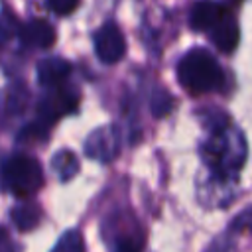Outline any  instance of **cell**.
<instances>
[{
	"mask_svg": "<svg viewBox=\"0 0 252 252\" xmlns=\"http://www.w3.org/2000/svg\"><path fill=\"white\" fill-rule=\"evenodd\" d=\"M177 81L187 93L199 96L220 87L222 69L207 49L195 47L177 63Z\"/></svg>",
	"mask_w": 252,
	"mask_h": 252,
	"instance_id": "cell-1",
	"label": "cell"
},
{
	"mask_svg": "<svg viewBox=\"0 0 252 252\" xmlns=\"http://www.w3.org/2000/svg\"><path fill=\"white\" fill-rule=\"evenodd\" d=\"M203 156L209 167L219 175L224 177L228 173H236L246 158V140L240 130H222L213 134L211 140L203 146Z\"/></svg>",
	"mask_w": 252,
	"mask_h": 252,
	"instance_id": "cell-2",
	"label": "cell"
},
{
	"mask_svg": "<svg viewBox=\"0 0 252 252\" xmlns=\"http://www.w3.org/2000/svg\"><path fill=\"white\" fill-rule=\"evenodd\" d=\"M2 185L18 197L33 195L43 185V169L39 161L28 154H12L0 169Z\"/></svg>",
	"mask_w": 252,
	"mask_h": 252,
	"instance_id": "cell-3",
	"label": "cell"
},
{
	"mask_svg": "<svg viewBox=\"0 0 252 252\" xmlns=\"http://www.w3.org/2000/svg\"><path fill=\"white\" fill-rule=\"evenodd\" d=\"M55 91L45 94L39 102H37V114L39 120L53 124L55 120H59L63 114L75 112L77 104H79V94L73 89H63V87H53Z\"/></svg>",
	"mask_w": 252,
	"mask_h": 252,
	"instance_id": "cell-4",
	"label": "cell"
},
{
	"mask_svg": "<svg viewBox=\"0 0 252 252\" xmlns=\"http://www.w3.org/2000/svg\"><path fill=\"white\" fill-rule=\"evenodd\" d=\"M94 49L102 63H116L126 53V39L120 28L112 22L102 24L94 33Z\"/></svg>",
	"mask_w": 252,
	"mask_h": 252,
	"instance_id": "cell-5",
	"label": "cell"
},
{
	"mask_svg": "<svg viewBox=\"0 0 252 252\" xmlns=\"http://www.w3.org/2000/svg\"><path fill=\"white\" fill-rule=\"evenodd\" d=\"M120 148V136L114 128H100L93 132L85 144V152L93 159L100 161H110Z\"/></svg>",
	"mask_w": 252,
	"mask_h": 252,
	"instance_id": "cell-6",
	"label": "cell"
},
{
	"mask_svg": "<svg viewBox=\"0 0 252 252\" xmlns=\"http://www.w3.org/2000/svg\"><path fill=\"white\" fill-rule=\"evenodd\" d=\"M20 37H22V43L28 45V47L47 49L55 43V30L49 22H45L41 18H35L20 30Z\"/></svg>",
	"mask_w": 252,
	"mask_h": 252,
	"instance_id": "cell-7",
	"label": "cell"
},
{
	"mask_svg": "<svg viewBox=\"0 0 252 252\" xmlns=\"http://www.w3.org/2000/svg\"><path fill=\"white\" fill-rule=\"evenodd\" d=\"M71 73V63L61 57H45L37 63V81L41 87H57Z\"/></svg>",
	"mask_w": 252,
	"mask_h": 252,
	"instance_id": "cell-8",
	"label": "cell"
},
{
	"mask_svg": "<svg viewBox=\"0 0 252 252\" xmlns=\"http://www.w3.org/2000/svg\"><path fill=\"white\" fill-rule=\"evenodd\" d=\"M222 16H224V10L220 4L213 0H199L191 10L189 24L195 32H205V30H211Z\"/></svg>",
	"mask_w": 252,
	"mask_h": 252,
	"instance_id": "cell-9",
	"label": "cell"
},
{
	"mask_svg": "<svg viewBox=\"0 0 252 252\" xmlns=\"http://www.w3.org/2000/svg\"><path fill=\"white\" fill-rule=\"evenodd\" d=\"M211 30H213V33H211L213 43H215L220 51H224V53L234 51V47L238 45L240 30H238V24H236L230 16L224 14V16H222Z\"/></svg>",
	"mask_w": 252,
	"mask_h": 252,
	"instance_id": "cell-10",
	"label": "cell"
},
{
	"mask_svg": "<svg viewBox=\"0 0 252 252\" xmlns=\"http://www.w3.org/2000/svg\"><path fill=\"white\" fill-rule=\"evenodd\" d=\"M10 217H12V222L16 224L18 230L28 232V230H32V228H35L39 224L41 211L35 205H20V207L12 209Z\"/></svg>",
	"mask_w": 252,
	"mask_h": 252,
	"instance_id": "cell-11",
	"label": "cell"
},
{
	"mask_svg": "<svg viewBox=\"0 0 252 252\" xmlns=\"http://www.w3.org/2000/svg\"><path fill=\"white\" fill-rule=\"evenodd\" d=\"M51 165H53V169L57 171L59 179H63V181H69L75 173H79V167H81L77 156H75L71 150H61V152H57V154L53 156V159H51Z\"/></svg>",
	"mask_w": 252,
	"mask_h": 252,
	"instance_id": "cell-12",
	"label": "cell"
},
{
	"mask_svg": "<svg viewBox=\"0 0 252 252\" xmlns=\"http://www.w3.org/2000/svg\"><path fill=\"white\" fill-rule=\"evenodd\" d=\"M51 252H85V238L79 230H67L61 234Z\"/></svg>",
	"mask_w": 252,
	"mask_h": 252,
	"instance_id": "cell-13",
	"label": "cell"
},
{
	"mask_svg": "<svg viewBox=\"0 0 252 252\" xmlns=\"http://www.w3.org/2000/svg\"><path fill=\"white\" fill-rule=\"evenodd\" d=\"M49 134V124L43 122V120H35V122H30L22 128V132L18 134V140L28 144V142H39L43 140L45 136Z\"/></svg>",
	"mask_w": 252,
	"mask_h": 252,
	"instance_id": "cell-14",
	"label": "cell"
},
{
	"mask_svg": "<svg viewBox=\"0 0 252 252\" xmlns=\"http://www.w3.org/2000/svg\"><path fill=\"white\" fill-rule=\"evenodd\" d=\"M173 106V98L171 94L165 91V89H156L154 94H152V100H150V108H152V114L156 118H161L165 116Z\"/></svg>",
	"mask_w": 252,
	"mask_h": 252,
	"instance_id": "cell-15",
	"label": "cell"
},
{
	"mask_svg": "<svg viewBox=\"0 0 252 252\" xmlns=\"http://www.w3.org/2000/svg\"><path fill=\"white\" fill-rule=\"evenodd\" d=\"M16 32H18V20L12 14L4 12L0 16V39H10Z\"/></svg>",
	"mask_w": 252,
	"mask_h": 252,
	"instance_id": "cell-16",
	"label": "cell"
},
{
	"mask_svg": "<svg viewBox=\"0 0 252 252\" xmlns=\"http://www.w3.org/2000/svg\"><path fill=\"white\" fill-rule=\"evenodd\" d=\"M47 4H49V8H51L55 14L65 16V14H71V12L77 8L79 0H47Z\"/></svg>",
	"mask_w": 252,
	"mask_h": 252,
	"instance_id": "cell-17",
	"label": "cell"
},
{
	"mask_svg": "<svg viewBox=\"0 0 252 252\" xmlns=\"http://www.w3.org/2000/svg\"><path fill=\"white\" fill-rule=\"evenodd\" d=\"M114 252H140V244L128 236H122L114 242Z\"/></svg>",
	"mask_w": 252,
	"mask_h": 252,
	"instance_id": "cell-18",
	"label": "cell"
},
{
	"mask_svg": "<svg viewBox=\"0 0 252 252\" xmlns=\"http://www.w3.org/2000/svg\"><path fill=\"white\" fill-rule=\"evenodd\" d=\"M0 252H12V242L4 226H0Z\"/></svg>",
	"mask_w": 252,
	"mask_h": 252,
	"instance_id": "cell-19",
	"label": "cell"
}]
</instances>
